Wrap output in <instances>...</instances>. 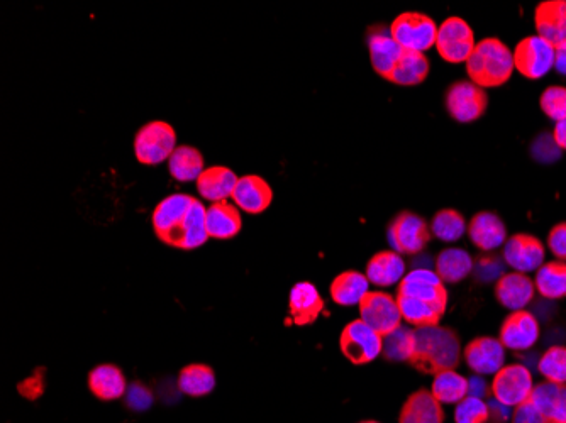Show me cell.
Returning a JSON list of instances; mask_svg holds the SVG:
<instances>
[{
	"instance_id": "obj_29",
	"label": "cell",
	"mask_w": 566,
	"mask_h": 423,
	"mask_svg": "<svg viewBox=\"0 0 566 423\" xmlns=\"http://www.w3.org/2000/svg\"><path fill=\"white\" fill-rule=\"evenodd\" d=\"M207 234L212 239H233L238 236L243 220L239 209L228 202H217L206 210Z\"/></svg>"
},
{
	"instance_id": "obj_36",
	"label": "cell",
	"mask_w": 566,
	"mask_h": 423,
	"mask_svg": "<svg viewBox=\"0 0 566 423\" xmlns=\"http://www.w3.org/2000/svg\"><path fill=\"white\" fill-rule=\"evenodd\" d=\"M397 303H399L400 314L407 324L414 325L416 329H424V327H436L443 319L446 310L433 307L428 303L417 302L411 297H402L397 295Z\"/></svg>"
},
{
	"instance_id": "obj_41",
	"label": "cell",
	"mask_w": 566,
	"mask_h": 423,
	"mask_svg": "<svg viewBox=\"0 0 566 423\" xmlns=\"http://www.w3.org/2000/svg\"><path fill=\"white\" fill-rule=\"evenodd\" d=\"M489 418V403L483 402L480 396L468 395L460 403H456V423H487Z\"/></svg>"
},
{
	"instance_id": "obj_39",
	"label": "cell",
	"mask_w": 566,
	"mask_h": 423,
	"mask_svg": "<svg viewBox=\"0 0 566 423\" xmlns=\"http://www.w3.org/2000/svg\"><path fill=\"white\" fill-rule=\"evenodd\" d=\"M431 234L439 241L455 242L467 232V219L455 209H441L431 220Z\"/></svg>"
},
{
	"instance_id": "obj_6",
	"label": "cell",
	"mask_w": 566,
	"mask_h": 423,
	"mask_svg": "<svg viewBox=\"0 0 566 423\" xmlns=\"http://www.w3.org/2000/svg\"><path fill=\"white\" fill-rule=\"evenodd\" d=\"M383 337L363 320H353L341 332L339 347L345 358L356 366L372 363L382 354Z\"/></svg>"
},
{
	"instance_id": "obj_8",
	"label": "cell",
	"mask_w": 566,
	"mask_h": 423,
	"mask_svg": "<svg viewBox=\"0 0 566 423\" xmlns=\"http://www.w3.org/2000/svg\"><path fill=\"white\" fill-rule=\"evenodd\" d=\"M475 34L465 19L448 17L438 28L436 50L448 63H467L475 50Z\"/></svg>"
},
{
	"instance_id": "obj_19",
	"label": "cell",
	"mask_w": 566,
	"mask_h": 423,
	"mask_svg": "<svg viewBox=\"0 0 566 423\" xmlns=\"http://www.w3.org/2000/svg\"><path fill=\"white\" fill-rule=\"evenodd\" d=\"M234 205L248 214H261L272 205L273 190L265 178L248 175L239 178L233 192Z\"/></svg>"
},
{
	"instance_id": "obj_20",
	"label": "cell",
	"mask_w": 566,
	"mask_h": 423,
	"mask_svg": "<svg viewBox=\"0 0 566 423\" xmlns=\"http://www.w3.org/2000/svg\"><path fill=\"white\" fill-rule=\"evenodd\" d=\"M326 303L319 295V290L309 281H300L290 290L289 310L292 322L300 327L311 325L324 312Z\"/></svg>"
},
{
	"instance_id": "obj_32",
	"label": "cell",
	"mask_w": 566,
	"mask_h": 423,
	"mask_svg": "<svg viewBox=\"0 0 566 423\" xmlns=\"http://www.w3.org/2000/svg\"><path fill=\"white\" fill-rule=\"evenodd\" d=\"M436 275L444 283H460L473 271V259L465 249L448 248L441 251L436 258Z\"/></svg>"
},
{
	"instance_id": "obj_17",
	"label": "cell",
	"mask_w": 566,
	"mask_h": 423,
	"mask_svg": "<svg viewBox=\"0 0 566 423\" xmlns=\"http://www.w3.org/2000/svg\"><path fill=\"white\" fill-rule=\"evenodd\" d=\"M534 26L539 38L558 50L566 44V2L565 0H546L534 11Z\"/></svg>"
},
{
	"instance_id": "obj_44",
	"label": "cell",
	"mask_w": 566,
	"mask_h": 423,
	"mask_svg": "<svg viewBox=\"0 0 566 423\" xmlns=\"http://www.w3.org/2000/svg\"><path fill=\"white\" fill-rule=\"evenodd\" d=\"M548 249L558 261L566 263V222L556 224L548 236Z\"/></svg>"
},
{
	"instance_id": "obj_30",
	"label": "cell",
	"mask_w": 566,
	"mask_h": 423,
	"mask_svg": "<svg viewBox=\"0 0 566 423\" xmlns=\"http://www.w3.org/2000/svg\"><path fill=\"white\" fill-rule=\"evenodd\" d=\"M429 70L431 65L424 53L404 50L387 80L399 87H417L428 78Z\"/></svg>"
},
{
	"instance_id": "obj_11",
	"label": "cell",
	"mask_w": 566,
	"mask_h": 423,
	"mask_svg": "<svg viewBox=\"0 0 566 423\" xmlns=\"http://www.w3.org/2000/svg\"><path fill=\"white\" fill-rule=\"evenodd\" d=\"M361 320L377 330L380 336H387L402 325L397 298L385 292H368L360 305Z\"/></svg>"
},
{
	"instance_id": "obj_37",
	"label": "cell",
	"mask_w": 566,
	"mask_h": 423,
	"mask_svg": "<svg viewBox=\"0 0 566 423\" xmlns=\"http://www.w3.org/2000/svg\"><path fill=\"white\" fill-rule=\"evenodd\" d=\"M470 391V381L456 373V371H443L436 374L431 386V393L439 403H450L456 405L463 398H467Z\"/></svg>"
},
{
	"instance_id": "obj_14",
	"label": "cell",
	"mask_w": 566,
	"mask_h": 423,
	"mask_svg": "<svg viewBox=\"0 0 566 423\" xmlns=\"http://www.w3.org/2000/svg\"><path fill=\"white\" fill-rule=\"evenodd\" d=\"M539 322L528 310H517L505 317L500 325L499 341L505 349L521 352L528 351L538 342Z\"/></svg>"
},
{
	"instance_id": "obj_26",
	"label": "cell",
	"mask_w": 566,
	"mask_h": 423,
	"mask_svg": "<svg viewBox=\"0 0 566 423\" xmlns=\"http://www.w3.org/2000/svg\"><path fill=\"white\" fill-rule=\"evenodd\" d=\"M89 388L102 402H114L123 398L128 381L114 364H100L89 373Z\"/></svg>"
},
{
	"instance_id": "obj_1",
	"label": "cell",
	"mask_w": 566,
	"mask_h": 423,
	"mask_svg": "<svg viewBox=\"0 0 566 423\" xmlns=\"http://www.w3.org/2000/svg\"><path fill=\"white\" fill-rule=\"evenodd\" d=\"M461 342L450 327H424L416 329V347L409 364L422 374L455 371L460 366Z\"/></svg>"
},
{
	"instance_id": "obj_4",
	"label": "cell",
	"mask_w": 566,
	"mask_h": 423,
	"mask_svg": "<svg viewBox=\"0 0 566 423\" xmlns=\"http://www.w3.org/2000/svg\"><path fill=\"white\" fill-rule=\"evenodd\" d=\"M390 34L400 48L424 53L436 46L438 24L421 12H404L395 17Z\"/></svg>"
},
{
	"instance_id": "obj_9",
	"label": "cell",
	"mask_w": 566,
	"mask_h": 423,
	"mask_svg": "<svg viewBox=\"0 0 566 423\" xmlns=\"http://www.w3.org/2000/svg\"><path fill=\"white\" fill-rule=\"evenodd\" d=\"M534 381L526 366L509 364L494 374L492 395L494 400L507 408L521 407L533 393Z\"/></svg>"
},
{
	"instance_id": "obj_23",
	"label": "cell",
	"mask_w": 566,
	"mask_h": 423,
	"mask_svg": "<svg viewBox=\"0 0 566 423\" xmlns=\"http://www.w3.org/2000/svg\"><path fill=\"white\" fill-rule=\"evenodd\" d=\"M368 50H370V61H372L373 70L380 77L389 78L390 73L400 60V56L404 53V48H400L395 43L392 34L385 29L378 28L377 31L368 34Z\"/></svg>"
},
{
	"instance_id": "obj_34",
	"label": "cell",
	"mask_w": 566,
	"mask_h": 423,
	"mask_svg": "<svg viewBox=\"0 0 566 423\" xmlns=\"http://www.w3.org/2000/svg\"><path fill=\"white\" fill-rule=\"evenodd\" d=\"M534 286L539 295L548 300H561L566 297V263L565 261H550L544 263L534 278Z\"/></svg>"
},
{
	"instance_id": "obj_47",
	"label": "cell",
	"mask_w": 566,
	"mask_h": 423,
	"mask_svg": "<svg viewBox=\"0 0 566 423\" xmlns=\"http://www.w3.org/2000/svg\"><path fill=\"white\" fill-rule=\"evenodd\" d=\"M555 68L561 75H566V44L556 50Z\"/></svg>"
},
{
	"instance_id": "obj_13",
	"label": "cell",
	"mask_w": 566,
	"mask_h": 423,
	"mask_svg": "<svg viewBox=\"0 0 566 423\" xmlns=\"http://www.w3.org/2000/svg\"><path fill=\"white\" fill-rule=\"evenodd\" d=\"M544 256H546V249H544L543 242L533 234H514L505 242V263L517 273L528 275V273L538 271L544 264Z\"/></svg>"
},
{
	"instance_id": "obj_33",
	"label": "cell",
	"mask_w": 566,
	"mask_h": 423,
	"mask_svg": "<svg viewBox=\"0 0 566 423\" xmlns=\"http://www.w3.org/2000/svg\"><path fill=\"white\" fill-rule=\"evenodd\" d=\"M168 170L177 182H197L206 170L204 156L192 146H178L168 160Z\"/></svg>"
},
{
	"instance_id": "obj_38",
	"label": "cell",
	"mask_w": 566,
	"mask_h": 423,
	"mask_svg": "<svg viewBox=\"0 0 566 423\" xmlns=\"http://www.w3.org/2000/svg\"><path fill=\"white\" fill-rule=\"evenodd\" d=\"M416 347V330L400 325L399 329L383 336V358L392 363L409 361Z\"/></svg>"
},
{
	"instance_id": "obj_27",
	"label": "cell",
	"mask_w": 566,
	"mask_h": 423,
	"mask_svg": "<svg viewBox=\"0 0 566 423\" xmlns=\"http://www.w3.org/2000/svg\"><path fill=\"white\" fill-rule=\"evenodd\" d=\"M529 403L555 423H566V385L543 381L534 385Z\"/></svg>"
},
{
	"instance_id": "obj_22",
	"label": "cell",
	"mask_w": 566,
	"mask_h": 423,
	"mask_svg": "<svg viewBox=\"0 0 566 423\" xmlns=\"http://www.w3.org/2000/svg\"><path fill=\"white\" fill-rule=\"evenodd\" d=\"M468 237L473 246L482 251H494L507 242L504 220L494 212H478L468 222Z\"/></svg>"
},
{
	"instance_id": "obj_12",
	"label": "cell",
	"mask_w": 566,
	"mask_h": 423,
	"mask_svg": "<svg viewBox=\"0 0 566 423\" xmlns=\"http://www.w3.org/2000/svg\"><path fill=\"white\" fill-rule=\"evenodd\" d=\"M397 295L414 298L417 302L428 303L441 310L448 308V290L436 271L424 268L411 271L400 281Z\"/></svg>"
},
{
	"instance_id": "obj_21",
	"label": "cell",
	"mask_w": 566,
	"mask_h": 423,
	"mask_svg": "<svg viewBox=\"0 0 566 423\" xmlns=\"http://www.w3.org/2000/svg\"><path fill=\"white\" fill-rule=\"evenodd\" d=\"M194 200L195 198L190 197L187 193H175V195L163 198L160 204L156 205L151 220H153V229L160 241L165 242V239L182 224Z\"/></svg>"
},
{
	"instance_id": "obj_15",
	"label": "cell",
	"mask_w": 566,
	"mask_h": 423,
	"mask_svg": "<svg viewBox=\"0 0 566 423\" xmlns=\"http://www.w3.org/2000/svg\"><path fill=\"white\" fill-rule=\"evenodd\" d=\"M207 207L200 204V200L195 198L194 204L190 207L189 214L185 215L182 224L165 239V244L172 248L192 251L206 244L209 239L206 226Z\"/></svg>"
},
{
	"instance_id": "obj_16",
	"label": "cell",
	"mask_w": 566,
	"mask_h": 423,
	"mask_svg": "<svg viewBox=\"0 0 566 423\" xmlns=\"http://www.w3.org/2000/svg\"><path fill=\"white\" fill-rule=\"evenodd\" d=\"M463 358L472 371L482 376H489L504 368L505 347L494 337H477L468 342Z\"/></svg>"
},
{
	"instance_id": "obj_25",
	"label": "cell",
	"mask_w": 566,
	"mask_h": 423,
	"mask_svg": "<svg viewBox=\"0 0 566 423\" xmlns=\"http://www.w3.org/2000/svg\"><path fill=\"white\" fill-rule=\"evenodd\" d=\"M238 180L236 173L226 166H211L199 176L197 190L202 198H206L212 204L226 202V198L233 197Z\"/></svg>"
},
{
	"instance_id": "obj_45",
	"label": "cell",
	"mask_w": 566,
	"mask_h": 423,
	"mask_svg": "<svg viewBox=\"0 0 566 423\" xmlns=\"http://www.w3.org/2000/svg\"><path fill=\"white\" fill-rule=\"evenodd\" d=\"M512 423H555L551 418L536 410L531 403H522L512 415Z\"/></svg>"
},
{
	"instance_id": "obj_42",
	"label": "cell",
	"mask_w": 566,
	"mask_h": 423,
	"mask_svg": "<svg viewBox=\"0 0 566 423\" xmlns=\"http://www.w3.org/2000/svg\"><path fill=\"white\" fill-rule=\"evenodd\" d=\"M539 105L551 121L560 122L566 119V87L553 85L544 90Z\"/></svg>"
},
{
	"instance_id": "obj_10",
	"label": "cell",
	"mask_w": 566,
	"mask_h": 423,
	"mask_svg": "<svg viewBox=\"0 0 566 423\" xmlns=\"http://www.w3.org/2000/svg\"><path fill=\"white\" fill-rule=\"evenodd\" d=\"M512 56L517 72L529 80L546 77L555 68L556 50L538 34L521 39Z\"/></svg>"
},
{
	"instance_id": "obj_7",
	"label": "cell",
	"mask_w": 566,
	"mask_h": 423,
	"mask_svg": "<svg viewBox=\"0 0 566 423\" xmlns=\"http://www.w3.org/2000/svg\"><path fill=\"white\" fill-rule=\"evenodd\" d=\"M446 110L455 121L470 124L483 117L489 107V95L475 83L455 82L444 95Z\"/></svg>"
},
{
	"instance_id": "obj_2",
	"label": "cell",
	"mask_w": 566,
	"mask_h": 423,
	"mask_svg": "<svg viewBox=\"0 0 566 423\" xmlns=\"http://www.w3.org/2000/svg\"><path fill=\"white\" fill-rule=\"evenodd\" d=\"M514 68L512 51L499 38L482 39L467 61L470 82L483 90L502 87L511 80Z\"/></svg>"
},
{
	"instance_id": "obj_18",
	"label": "cell",
	"mask_w": 566,
	"mask_h": 423,
	"mask_svg": "<svg viewBox=\"0 0 566 423\" xmlns=\"http://www.w3.org/2000/svg\"><path fill=\"white\" fill-rule=\"evenodd\" d=\"M536 286L534 281L524 273H507L502 275L495 283V298L502 307L509 308L511 312L524 310L529 303L533 302Z\"/></svg>"
},
{
	"instance_id": "obj_48",
	"label": "cell",
	"mask_w": 566,
	"mask_h": 423,
	"mask_svg": "<svg viewBox=\"0 0 566 423\" xmlns=\"http://www.w3.org/2000/svg\"><path fill=\"white\" fill-rule=\"evenodd\" d=\"M360 423H380V422H375V420H367V422H360Z\"/></svg>"
},
{
	"instance_id": "obj_5",
	"label": "cell",
	"mask_w": 566,
	"mask_h": 423,
	"mask_svg": "<svg viewBox=\"0 0 566 423\" xmlns=\"http://www.w3.org/2000/svg\"><path fill=\"white\" fill-rule=\"evenodd\" d=\"M431 227L421 215L404 210L390 220L387 241L390 248L399 254L421 253L431 241Z\"/></svg>"
},
{
	"instance_id": "obj_28",
	"label": "cell",
	"mask_w": 566,
	"mask_h": 423,
	"mask_svg": "<svg viewBox=\"0 0 566 423\" xmlns=\"http://www.w3.org/2000/svg\"><path fill=\"white\" fill-rule=\"evenodd\" d=\"M365 275L373 285L387 288V286L400 283L406 276V263L399 253L382 251L368 261Z\"/></svg>"
},
{
	"instance_id": "obj_31",
	"label": "cell",
	"mask_w": 566,
	"mask_h": 423,
	"mask_svg": "<svg viewBox=\"0 0 566 423\" xmlns=\"http://www.w3.org/2000/svg\"><path fill=\"white\" fill-rule=\"evenodd\" d=\"M368 286H370V281L367 275L358 273V271H345L334 278L329 293L334 303H338L341 307H353V305H360L363 297L370 292Z\"/></svg>"
},
{
	"instance_id": "obj_24",
	"label": "cell",
	"mask_w": 566,
	"mask_h": 423,
	"mask_svg": "<svg viewBox=\"0 0 566 423\" xmlns=\"http://www.w3.org/2000/svg\"><path fill=\"white\" fill-rule=\"evenodd\" d=\"M441 403L429 390H419L407 398L400 410L399 423H444Z\"/></svg>"
},
{
	"instance_id": "obj_43",
	"label": "cell",
	"mask_w": 566,
	"mask_h": 423,
	"mask_svg": "<svg viewBox=\"0 0 566 423\" xmlns=\"http://www.w3.org/2000/svg\"><path fill=\"white\" fill-rule=\"evenodd\" d=\"M531 154H533L534 160L539 161V163L550 165V163L560 160L561 149L556 144L553 134L543 132V134H539L538 138L534 139Z\"/></svg>"
},
{
	"instance_id": "obj_3",
	"label": "cell",
	"mask_w": 566,
	"mask_h": 423,
	"mask_svg": "<svg viewBox=\"0 0 566 423\" xmlns=\"http://www.w3.org/2000/svg\"><path fill=\"white\" fill-rule=\"evenodd\" d=\"M175 149L177 132L168 122H150L141 127L134 138V154L141 165H160L170 160Z\"/></svg>"
},
{
	"instance_id": "obj_35",
	"label": "cell",
	"mask_w": 566,
	"mask_h": 423,
	"mask_svg": "<svg viewBox=\"0 0 566 423\" xmlns=\"http://www.w3.org/2000/svg\"><path fill=\"white\" fill-rule=\"evenodd\" d=\"M178 388L194 398L209 395L216 388V374L206 364H190L180 371Z\"/></svg>"
},
{
	"instance_id": "obj_40",
	"label": "cell",
	"mask_w": 566,
	"mask_h": 423,
	"mask_svg": "<svg viewBox=\"0 0 566 423\" xmlns=\"http://www.w3.org/2000/svg\"><path fill=\"white\" fill-rule=\"evenodd\" d=\"M538 369L544 380L556 385H566V347H548L539 359Z\"/></svg>"
},
{
	"instance_id": "obj_46",
	"label": "cell",
	"mask_w": 566,
	"mask_h": 423,
	"mask_svg": "<svg viewBox=\"0 0 566 423\" xmlns=\"http://www.w3.org/2000/svg\"><path fill=\"white\" fill-rule=\"evenodd\" d=\"M553 138H555L556 144L560 146L561 151H566V119L556 122Z\"/></svg>"
}]
</instances>
